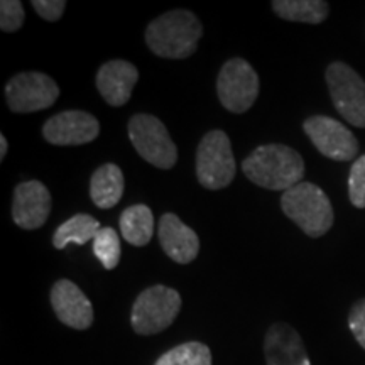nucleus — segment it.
I'll use <instances>...</instances> for the list:
<instances>
[{
	"label": "nucleus",
	"mask_w": 365,
	"mask_h": 365,
	"mask_svg": "<svg viewBox=\"0 0 365 365\" xmlns=\"http://www.w3.org/2000/svg\"><path fill=\"white\" fill-rule=\"evenodd\" d=\"M242 171L250 182L264 190L287 191L303 181L304 161L289 145L266 144L244 159Z\"/></svg>",
	"instance_id": "obj_1"
},
{
	"label": "nucleus",
	"mask_w": 365,
	"mask_h": 365,
	"mask_svg": "<svg viewBox=\"0 0 365 365\" xmlns=\"http://www.w3.org/2000/svg\"><path fill=\"white\" fill-rule=\"evenodd\" d=\"M203 26L193 12L176 9L150 21L145 29V43L159 58L185 59L196 51Z\"/></svg>",
	"instance_id": "obj_2"
},
{
	"label": "nucleus",
	"mask_w": 365,
	"mask_h": 365,
	"mask_svg": "<svg viewBox=\"0 0 365 365\" xmlns=\"http://www.w3.org/2000/svg\"><path fill=\"white\" fill-rule=\"evenodd\" d=\"M284 215L293 220L308 237L325 235L333 225L335 213L325 191L313 182L301 181L281 196Z\"/></svg>",
	"instance_id": "obj_3"
},
{
	"label": "nucleus",
	"mask_w": 365,
	"mask_h": 365,
	"mask_svg": "<svg viewBox=\"0 0 365 365\" xmlns=\"http://www.w3.org/2000/svg\"><path fill=\"white\" fill-rule=\"evenodd\" d=\"M181 309V296L173 287L156 284L137 296L130 323L137 335H156L170 328Z\"/></svg>",
	"instance_id": "obj_4"
},
{
	"label": "nucleus",
	"mask_w": 365,
	"mask_h": 365,
	"mask_svg": "<svg viewBox=\"0 0 365 365\" xmlns=\"http://www.w3.org/2000/svg\"><path fill=\"white\" fill-rule=\"evenodd\" d=\"M196 178L207 190L227 188L235 178L232 143L223 130H210L196 149Z\"/></svg>",
	"instance_id": "obj_5"
},
{
	"label": "nucleus",
	"mask_w": 365,
	"mask_h": 365,
	"mask_svg": "<svg viewBox=\"0 0 365 365\" xmlns=\"http://www.w3.org/2000/svg\"><path fill=\"white\" fill-rule=\"evenodd\" d=\"M129 137L137 154L159 170H171L178 161V148L166 125L149 113H137L129 120Z\"/></svg>",
	"instance_id": "obj_6"
},
{
	"label": "nucleus",
	"mask_w": 365,
	"mask_h": 365,
	"mask_svg": "<svg viewBox=\"0 0 365 365\" xmlns=\"http://www.w3.org/2000/svg\"><path fill=\"white\" fill-rule=\"evenodd\" d=\"M328 91L336 112L349 124L365 129V81L352 66L331 63L325 73Z\"/></svg>",
	"instance_id": "obj_7"
},
{
	"label": "nucleus",
	"mask_w": 365,
	"mask_h": 365,
	"mask_svg": "<svg viewBox=\"0 0 365 365\" xmlns=\"http://www.w3.org/2000/svg\"><path fill=\"white\" fill-rule=\"evenodd\" d=\"M259 90V75L245 59L234 58L222 66L217 80V93L228 112H247L257 100Z\"/></svg>",
	"instance_id": "obj_8"
},
{
	"label": "nucleus",
	"mask_w": 365,
	"mask_h": 365,
	"mask_svg": "<svg viewBox=\"0 0 365 365\" xmlns=\"http://www.w3.org/2000/svg\"><path fill=\"white\" fill-rule=\"evenodd\" d=\"M59 97L56 81L39 71L12 76L6 85L7 105L16 113H31L53 107Z\"/></svg>",
	"instance_id": "obj_9"
},
{
	"label": "nucleus",
	"mask_w": 365,
	"mask_h": 365,
	"mask_svg": "<svg viewBox=\"0 0 365 365\" xmlns=\"http://www.w3.org/2000/svg\"><path fill=\"white\" fill-rule=\"evenodd\" d=\"M304 134L323 156L333 161H352L359 156V140L341 122L327 115H313L304 120Z\"/></svg>",
	"instance_id": "obj_10"
},
{
	"label": "nucleus",
	"mask_w": 365,
	"mask_h": 365,
	"mask_svg": "<svg viewBox=\"0 0 365 365\" xmlns=\"http://www.w3.org/2000/svg\"><path fill=\"white\" fill-rule=\"evenodd\" d=\"M100 134V124L91 113L66 110L46 120L43 135L53 145H83L93 143Z\"/></svg>",
	"instance_id": "obj_11"
},
{
	"label": "nucleus",
	"mask_w": 365,
	"mask_h": 365,
	"mask_svg": "<svg viewBox=\"0 0 365 365\" xmlns=\"http://www.w3.org/2000/svg\"><path fill=\"white\" fill-rule=\"evenodd\" d=\"M51 212V195L41 181H26L16 186L12 202V218L17 227L36 230L48 220Z\"/></svg>",
	"instance_id": "obj_12"
},
{
	"label": "nucleus",
	"mask_w": 365,
	"mask_h": 365,
	"mask_svg": "<svg viewBox=\"0 0 365 365\" xmlns=\"http://www.w3.org/2000/svg\"><path fill=\"white\" fill-rule=\"evenodd\" d=\"M51 307L63 325L88 330L93 325V307L75 282L59 279L51 289Z\"/></svg>",
	"instance_id": "obj_13"
},
{
	"label": "nucleus",
	"mask_w": 365,
	"mask_h": 365,
	"mask_svg": "<svg viewBox=\"0 0 365 365\" xmlns=\"http://www.w3.org/2000/svg\"><path fill=\"white\" fill-rule=\"evenodd\" d=\"M159 244L168 257L176 264H190L200 252V239L193 228L175 213H164L158 227Z\"/></svg>",
	"instance_id": "obj_14"
},
{
	"label": "nucleus",
	"mask_w": 365,
	"mask_h": 365,
	"mask_svg": "<svg viewBox=\"0 0 365 365\" xmlns=\"http://www.w3.org/2000/svg\"><path fill=\"white\" fill-rule=\"evenodd\" d=\"M137 80H139V71L132 63L124 59H112L100 66L97 73V90L110 107H122L130 100Z\"/></svg>",
	"instance_id": "obj_15"
},
{
	"label": "nucleus",
	"mask_w": 365,
	"mask_h": 365,
	"mask_svg": "<svg viewBox=\"0 0 365 365\" xmlns=\"http://www.w3.org/2000/svg\"><path fill=\"white\" fill-rule=\"evenodd\" d=\"M267 365H312L299 333L286 323H274L264 339Z\"/></svg>",
	"instance_id": "obj_16"
},
{
	"label": "nucleus",
	"mask_w": 365,
	"mask_h": 365,
	"mask_svg": "<svg viewBox=\"0 0 365 365\" xmlns=\"http://www.w3.org/2000/svg\"><path fill=\"white\" fill-rule=\"evenodd\" d=\"M124 173L117 164L107 163L95 170L90 180V196L98 208H113L124 195Z\"/></svg>",
	"instance_id": "obj_17"
},
{
	"label": "nucleus",
	"mask_w": 365,
	"mask_h": 365,
	"mask_svg": "<svg viewBox=\"0 0 365 365\" xmlns=\"http://www.w3.org/2000/svg\"><path fill=\"white\" fill-rule=\"evenodd\" d=\"M120 234L130 245L143 247L148 245L154 235V217L148 205H132L122 212Z\"/></svg>",
	"instance_id": "obj_18"
},
{
	"label": "nucleus",
	"mask_w": 365,
	"mask_h": 365,
	"mask_svg": "<svg viewBox=\"0 0 365 365\" xmlns=\"http://www.w3.org/2000/svg\"><path fill=\"white\" fill-rule=\"evenodd\" d=\"M271 6L281 19L304 24H322L330 12L325 0H274Z\"/></svg>",
	"instance_id": "obj_19"
},
{
	"label": "nucleus",
	"mask_w": 365,
	"mask_h": 365,
	"mask_svg": "<svg viewBox=\"0 0 365 365\" xmlns=\"http://www.w3.org/2000/svg\"><path fill=\"white\" fill-rule=\"evenodd\" d=\"M100 230V223L88 213H78L70 220L61 223L53 235V245L58 250H63L70 242L78 245H85L86 242L93 240Z\"/></svg>",
	"instance_id": "obj_20"
},
{
	"label": "nucleus",
	"mask_w": 365,
	"mask_h": 365,
	"mask_svg": "<svg viewBox=\"0 0 365 365\" xmlns=\"http://www.w3.org/2000/svg\"><path fill=\"white\" fill-rule=\"evenodd\" d=\"M154 365H212V352L202 341H186L163 354Z\"/></svg>",
	"instance_id": "obj_21"
},
{
	"label": "nucleus",
	"mask_w": 365,
	"mask_h": 365,
	"mask_svg": "<svg viewBox=\"0 0 365 365\" xmlns=\"http://www.w3.org/2000/svg\"><path fill=\"white\" fill-rule=\"evenodd\" d=\"M120 237L113 228L102 227L93 239V254L107 271H112L120 262Z\"/></svg>",
	"instance_id": "obj_22"
},
{
	"label": "nucleus",
	"mask_w": 365,
	"mask_h": 365,
	"mask_svg": "<svg viewBox=\"0 0 365 365\" xmlns=\"http://www.w3.org/2000/svg\"><path fill=\"white\" fill-rule=\"evenodd\" d=\"M349 198L355 208H365V154L355 159L350 168Z\"/></svg>",
	"instance_id": "obj_23"
},
{
	"label": "nucleus",
	"mask_w": 365,
	"mask_h": 365,
	"mask_svg": "<svg viewBox=\"0 0 365 365\" xmlns=\"http://www.w3.org/2000/svg\"><path fill=\"white\" fill-rule=\"evenodd\" d=\"M24 24V7L19 0L0 2V29L4 33H16Z\"/></svg>",
	"instance_id": "obj_24"
},
{
	"label": "nucleus",
	"mask_w": 365,
	"mask_h": 365,
	"mask_svg": "<svg viewBox=\"0 0 365 365\" xmlns=\"http://www.w3.org/2000/svg\"><path fill=\"white\" fill-rule=\"evenodd\" d=\"M349 327L355 340L365 350V298L359 299L350 309L349 314Z\"/></svg>",
	"instance_id": "obj_25"
},
{
	"label": "nucleus",
	"mask_w": 365,
	"mask_h": 365,
	"mask_svg": "<svg viewBox=\"0 0 365 365\" xmlns=\"http://www.w3.org/2000/svg\"><path fill=\"white\" fill-rule=\"evenodd\" d=\"M34 11L43 17L44 21L56 22L65 12V0H33Z\"/></svg>",
	"instance_id": "obj_26"
},
{
	"label": "nucleus",
	"mask_w": 365,
	"mask_h": 365,
	"mask_svg": "<svg viewBox=\"0 0 365 365\" xmlns=\"http://www.w3.org/2000/svg\"><path fill=\"white\" fill-rule=\"evenodd\" d=\"M7 149H9L7 139H6V135L2 134V135H0V161H4V158H6Z\"/></svg>",
	"instance_id": "obj_27"
}]
</instances>
